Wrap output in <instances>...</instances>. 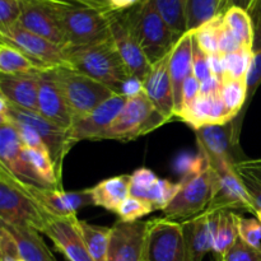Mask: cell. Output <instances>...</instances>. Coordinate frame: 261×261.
Returning a JSON list of instances; mask_svg holds the SVG:
<instances>
[{
	"label": "cell",
	"instance_id": "cell-1",
	"mask_svg": "<svg viewBox=\"0 0 261 261\" xmlns=\"http://www.w3.org/2000/svg\"><path fill=\"white\" fill-rule=\"evenodd\" d=\"M120 15L150 64L157 63L171 53L180 38L163 19L152 0H143Z\"/></svg>",
	"mask_w": 261,
	"mask_h": 261
},
{
	"label": "cell",
	"instance_id": "cell-2",
	"mask_svg": "<svg viewBox=\"0 0 261 261\" xmlns=\"http://www.w3.org/2000/svg\"><path fill=\"white\" fill-rule=\"evenodd\" d=\"M65 55L69 68L105 84L116 94H120L122 83L132 75L112 38L86 47L65 48Z\"/></svg>",
	"mask_w": 261,
	"mask_h": 261
},
{
	"label": "cell",
	"instance_id": "cell-3",
	"mask_svg": "<svg viewBox=\"0 0 261 261\" xmlns=\"http://www.w3.org/2000/svg\"><path fill=\"white\" fill-rule=\"evenodd\" d=\"M66 47H86L111 40L109 14L73 3L55 4Z\"/></svg>",
	"mask_w": 261,
	"mask_h": 261
},
{
	"label": "cell",
	"instance_id": "cell-4",
	"mask_svg": "<svg viewBox=\"0 0 261 261\" xmlns=\"http://www.w3.org/2000/svg\"><path fill=\"white\" fill-rule=\"evenodd\" d=\"M47 214L31 195L27 186L0 165V222L10 226L32 227L42 233Z\"/></svg>",
	"mask_w": 261,
	"mask_h": 261
},
{
	"label": "cell",
	"instance_id": "cell-5",
	"mask_svg": "<svg viewBox=\"0 0 261 261\" xmlns=\"http://www.w3.org/2000/svg\"><path fill=\"white\" fill-rule=\"evenodd\" d=\"M51 70L73 120L91 114L99 105L116 94L105 84L68 66H59Z\"/></svg>",
	"mask_w": 261,
	"mask_h": 261
},
{
	"label": "cell",
	"instance_id": "cell-6",
	"mask_svg": "<svg viewBox=\"0 0 261 261\" xmlns=\"http://www.w3.org/2000/svg\"><path fill=\"white\" fill-rule=\"evenodd\" d=\"M7 119L30 125L41 135L48 153H50L56 173L61 180L64 158L74 145L69 137V130H64L63 127L58 126L41 114H38L37 111L23 109V107L10 103L5 97L0 94V120Z\"/></svg>",
	"mask_w": 261,
	"mask_h": 261
},
{
	"label": "cell",
	"instance_id": "cell-7",
	"mask_svg": "<svg viewBox=\"0 0 261 261\" xmlns=\"http://www.w3.org/2000/svg\"><path fill=\"white\" fill-rule=\"evenodd\" d=\"M166 122H168V120L153 106L147 94L143 92L133 98H127L125 107L102 140L130 142L158 129Z\"/></svg>",
	"mask_w": 261,
	"mask_h": 261
},
{
	"label": "cell",
	"instance_id": "cell-8",
	"mask_svg": "<svg viewBox=\"0 0 261 261\" xmlns=\"http://www.w3.org/2000/svg\"><path fill=\"white\" fill-rule=\"evenodd\" d=\"M181 189L173 200L163 209L167 219H189L208 211L213 198L214 170L211 167L188 180H181Z\"/></svg>",
	"mask_w": 261,
	"mask_h": 261
},
{
	"label": "cell",
	"instance_id": "cell-9",
	"mask_svg": "<svg viewBox=\"0 0 261 261\" xmlns=\"http://www.w3.org/2000/svg\"><path fill=\"white\" fill-rule=\"evenodd\" d=\"M182 223L167 218L147 222L143 261H185Z\"/></svg>",
	"mask_w": 261,
	"mask_h": 261
},
{
	"label": "cell",
	"instance_id": "cell-10",
	"mask_svg": "<svg viewBox=\"0 0 261 261\" xmlns=\"http://www.w3.org/2000/svg\"><path fill=\"white\" fill-rule=\"evenodd\" d=\"M0 41L22 51L41 70L68 66L65 48L25 30L19 23L9 30L0 31Z\"/></svg>",
	"mask_w": 261,
	"mask_h": 261
},
{
	"label": "cell",
	"instance_id": "cell-11",
	"mask_svg": "<svg viewBox=\"0 0 261 261\" xmlns=\"http://www.w3.org/2000/svg\"><path fill=\"white\" fill-rule=\"evenodd\" d=\"M199 152L203 153L212 167L229 163L234 166L245 160L240 148V140L236 139L233 122L222 125H206L195 130Z\"/></svg>",
	"mask_w": 261,
	"mask_h": 261
},
{
	"label": "cell",
	"instance_id": "cell-12",
	"mask_svg": "<svg viewBox=\"0 0 261 261\" xmlns=\"http://www.w3.org/2000/svg\"><path fill=\"white\" fill-rule=\"evenodd\" d=\"M0 165L4 166L18 181L28 186L53 189L46 184L27 161L24 145L14 125L8 120H0Z\"/></svg>",
	"mask_w": 261,
	"mask_h": 261
},
{
	"label": "cell",
	"instance_id": "cell-13",
	"mask_svg": "<svg viewBox=\"0 0 261 261\" xmlns=\"http://www.w3.org/2000/svg\"><path fill=\"white\" fill-rule=\"evenodd\" d=\"M212 168L214 170V190L208 211L244 209L256 214V205L242 184L241 178L234 172L233 166L223 163Z\"/></svg>",
	"mask_w": 261,
	"mask_h": 261
},
{
	"label": "cell",
	"instance_id": "cell-14",
	"mask_svg": "<svg viewBox=\"0 0 261 261\" xmlns=\"http://www.w3.org/2000/svg\"><path fill=\"white\" fill-rule=\"evenodd\" d=\"M127 98L122 94H114L99 105L91 114L73 120L69 137L73 144L82 140H102L116 117L126 105Z\"/></svg>",
	"mask_w": 261,
	"mask_h": 261
},
{
	"label": "cell",
	"instance_id": "cell-15",
	"mask_svg": "<svg viewBox=\"0 0 261 261\" xmlns=\"http://www.w3.org/2000/svg\"><path fill=\"white\" fill-rule=\"evenodd\" d=\"M22 14L19 24L25 30L61 46L66 47L63 28L55 10L58 3L43 2V0H20Z\"/></svg>",
	"mask_w": 261,
	"mask_h": 261
},
{
	"label": "cell",
	"instance_id": "cell-16",
	"mask_svg": "<svg viewBox=\"0 0 261 261\" xmlns=\"http://www.w3.org/2000/svg\"><path fill=\"white\" fill-rule=\"evenodd\" d=\"M25 186L41 209L50 217L73 219L76 218L79 209L93 205L89 189L65 191L63 189H40Z\"/></svg>",
	"mask_w": 261,
	"mask_h": 261
},
{
	"label": "cell",
	"instance_id": "cell-17",
	"mask_svg": "<svg viewBox=\"0 0 261 261\" xmlns=\"http://www.w3.org/2000/svg\"><path fill=\"white\" fill-rule=\"evenodd\" d=\"M147 222L119 221L111 227L107 261H143Z\"/></svg>",
	"mask_w": 261,
	"mask_h": 261
},
{
	"label": "cell",
	"instance_id": "cell-18",
	"mask_svg": "<svg viewBox=\"0 0 261 261\" xmlns=\"http://www.w3.org/2000/svg\"><path fill=\"white\" fill-rule=\"evenodd\" d=\"M218 219L219 211H206L182 222L185 261H203L204 256L212 251Z\"/></svg>",
	"mask_w": 261,
	"mask_h": 261
},
{
	"label": "cell",
	"instance_id": "cell-19",
	"mask_svg": "<svg viewBox=\"0 0 261 261\" xmlns=\"http://www.w3.org/2000/svg\"><path fill=\"white\" fill-rule=\"evenodd\" d=\"M109 19L111 38L125 66L132 75L144 81L152 64L149 63L143 48L126 27L120 13H111L109 14Z\"/></svg>",
	"mask_w": 261,
	"mask_h": 261
},
{
	"label": "cell",
	"instance_id": "cell-20",
	"mask_svg": "<svg viewBox=\"0 0 261 261\" xmlns=\"http://www.w3.org/2000/svg\"><path fill=\"white\" fill-rule=\"evenodd\" d=\"M74 219L47 217L42 233L53 241L54 246L68 261H94L87 250Z\"/></svg>",
	"mask_w": 261,
	"mask_h": 261
},
{
	"label": "cell",
	"instance_id": "cell-21",
	"mask_svg": "<svg viewBox=\"0 0 261 261\" xmlns=\"http://www.w3.org/2000/svg\"><path fill=\"white\" fill-rule=\"evenodd\" d=\"M168 61L170 53L157 63L152 64L147 76L143 81V86L144 93L147 94L153 106L170 121L172 117H175V99Z\"/></svg>",
	"mask_w": 261,
	"mask_h": 261
},
{
	"label": "cell",
	"instance_id": "cell-22",
	"mask_svg": "<svg viewBox=\"0 0 261 261\" xmlns=\"http://www.w3.org/2000/svg\"><path fill=\"white\" fill-rule=\"evenodd\" d=\"M37 112L64 130H70L73 125V117L51 69L40 71Z\"/></svg>",
	"mask_w": 261,
	"mask_h": 261
},
{
	"label": "cell",
	"instance_id": "cell-23",
	"mask_svg": "<svg viewBox=\"0 0 261 261\" xmlns=\"http://www.w3.org/2000/svg\"><path fill=\"white\" fill-rule=\"evenodd\" d=\"M193 47L194 32L188 31L184 33L170 53L171 81H172L173 99H175V116L178 117L182 107V87L186 79L193 75Z\"/></svg>",
	"mask_w": 261,
	"mask_h": 261
},
{
	"label": "cell",
	"instance_id": "cell-24",
	"mask_svg": "<svg viewBox=\"0 0 261 261\" xmlns=\"http://www.w3.org/2000/svg\"><path fill=\"white\" fill-rule=\"evenodd\" d=\"M40 71L14 74V75H0V94L8 102L23 109L37 111L38 81Z\"/></svg>",
	"mask_w": 261,
	"mask_h": 261
},
{
	"label": "cell",
	"instance_id": "cell-25",
	"mask_svg": "<svg viewBox=\"0 0 261 261\" xmlns=\"http://www.w3.org/2000/svg\"><path fill=\"white\" fill-rule=\"evenodd\" d=\"M184 122L198 130L206 125H222L233 121L234 117L228 112L219 96H199L193 106L180 117Z\"/></svg>",
	"mask_w": 261,
	"mask_h": 261
},
{
	"label": "cell",
	"instance_id": "cell-26",
	"mask_svg": "<svg viewBox=\"0 0 261 261\" xmlns=\"http://www.w3.org/2000/svg\"><path fill=\"white\" fill-rule=\"evenodd\" d=\"M17 244L18 251L23 261H56L51 250L41 237V232L32 227L2 224Z\"/></svg>",
	"mask_w": 261,
	"mask_h": 261
},
{
	"label": "cell",
	"instance_id": "cell-27",
	"mask_svg": "<svg viewBox=\"0 0 261 261\" xmlns=\"http://www.w3.org/2000/svg\"><path fill=\"white\" fill-rule=\"evenodd\" d=\"M89 191L93 205L116 213L120 204L130 196V175H119L102 180Z\"/></svg>",
	"mask_w": 261,
	"mask_h": 261
},
{
	"label": "cell",
	"instance_id": "cell-28",
	"mask_svg": "<svg viewBox=\"0 0 261 261\" xmlns=\"http://www.w3.org/2000/svg\"><path fill=\"white\" fill-rule=\"evenodd\" d=\"M74 224L81 233L92 259L94 261H107L111 228L91 224L78 218L74 219Z\"/></svg>",
	"mask_w": 261,
	"mask_h": 261
},
{
	"label": "cell",
	"instance_id": "cell-29",
	"mask_svg": "<svg viewBox=\"0 0 261 261\" xmlns=\"http://www.w3.org/2000/svg\"><path fill=\"white\" fill-rule=\"evenodd\" d=\"M236 214L233 211H219V219L214 233L213 249L217 259H222L239 239Z\"/></svg>",
	"mask_w": 261,
	"mask_h": 261
},
{
	"label": "cell",
	"instance_id": "cell-30",
	"mask_svg": "<svg viewBox=\"0 0 261 261\" xmlns=\"http://www.w3.org/2000/svg\"><path fill=\"white\" fill-rule=\"evenodd\" d=\"M37 70L41 69L22 51L9 43L0 41V74L14 75Z\"/></svg>",
	"mask_w": 261,
	"mask_h": 261
},
{
	"label": "cell",
	"instance_id": "cell-31",
	"mask_svg": "<svg viewBox=\"0 0 261 261\" xmlns=\"http://www.w3.org/2000/svg\"><path fill=\"white\" fill-rule=\"evenodd\" d=\"M234 172L241 178L242 184L254 200L257 211L261 209V158L240 161L233 166Z\"/></svg>",
	"mask_w": 261,
	"mask_h": 261
},
{
	"label": "cell",
	"instance_id": "cell-32",
	"mask_svg": "<svg viewBox=\"0 0 261 261\" xmlns=\"http://www.w3.org/2000/svg\"><path fill=\"white\" fill-rule=\"evenodd\" d=\"M223 20L244 47L254 50V25L247 10L239 7L229 8L223 14Z\"/></svg>",
	"mask_w": 261,
	"mask_h": 261
},
{
	"label": "cell",
	"instance_id": "cell-33",
	"mask_svg": "<svg viewBox=\"0 0 261 261\" xmlns=\"http://www.w3.org/2000/svg\"><path fill=\"white\" fill-rule=\"evenodd\" d=\"M261 86V50L254 51V56H252L251 65H250L249 71L246 75V102H245L244 107H242L241 112L237 115L236 119L233 120V130L236 139L240 140V134H241L242 122H244L245 115H246L247 110H249L250 103H251L252 98H254L255 93Z\"/></svg>",
	"mask_w": 261,
	"mask_h": 261
},
{
	"label": "cell",
	"instance_id": "cell-34",
	"mask_svg": "<svg viewBox=\"0 0 261 261\" xmlns=\"http://www.w3.org/2000/svg\"><path fill=\"white\" fill-rule=\"evenodd\" d=\"M152 3L176 35L181 37L184 33L188 32L186 28L188 0H152Z\"/></svg>",
	"mask_w": 261,
	"mask_h": 261
},
{
	"label": "cell",
	"instance_id": "cell-35",
	"mask_svg": "<svg viewBox=\"0 0 261 261\" xmlns=\"http://www.w3.org/2000/svg\"><path fill=\"white\" fill-rule=\"evenodd\" d=\"M221 0H188L186 7V28L195 31L204 23L219 14Z\"/></svg>",
	"mask_w": 261,
	"mask_h": 261
},
{
	"label": "cell",
	"instance_id": "cell-36",
	"mask_svg": "<svg viewBox=\"0 0 261 261\" xmlns=\"http://www.w3.org/2000/svg\"><path fill=\"white\" fill-rule=\"evenodd\" d=\"M24 154L30 165L32 166L33 171L46 184H48L53 189H63L61 180L59 178L58 173H56L55 166H54L53 161H51L48 152L24 147Z\"/></svg>",
	"mask_w": 261,
	"mask_h": 261
},
{
	"label": "cell",
	"instance_id": "cell-37",
	"mask_svg": "<svg viewBox=\"0 0 261 261\" xmlns=\"http://www.w3.org/2000/svg\"><path fill=\"white\" fill-rule=\"evenodd\" d=\"M221 98L229 114L236 119L246 102V81L224 79L221 88Z\"/></svg>",
	"mask_w": 261,
	"mask_h": 261
},
{
	"label": "cell",
	"instance_id": "cell-38",
	"mask_svg": "<svg viewBox=\"0 0 261 261\" xmlns=\"http://www.w3.org/2000/svg\"><path fill=\"white\" fill-rule=\"evenodd\" d=\"M252 56H254V50L247 47H241L234 53L223 55L224 68H226V78L224 79L246 81Z\"/></svg>",
	"mask_w": 261,
	"mask_h": 261
},
{
	"label": "cell",
	"instance_id": "cell-39",
	"mask_svg": "<svg viewBox=\"0 0 261 261\" xmlns=\"http://www.w3.org/2000/svg\"><path fill=\"white\" fill-rule=\"evenodd\" d=\"M222 22H223V15H217L216 18L193 31L195 41L201 50L208 55L219 53V28Z\"/></svg>",
	"mask_w": 261,
	"mask_h": 261
},
{
	"label": "cell",
	"instance_id": "cell-40",
	"mask_svg": "<svg viewBox=\"0 0 261 261\" xmlns=\"http://www.w3.org/2000/svg\"><path fill=\"white\" fill-rule=\"evenodd\" d=\"M181 189L180 182H171L167 178H160L150 190L145 200L153 205L155 211H163L173 200Z\"/></svg>",
	"mask_w": 261,
	"mask_h": 261
},
{
	"label": "cell",
	"instance_id": "cell-41",
	"mask_svg": "<svg viewBox=\"0 0 261 261\" xmlns=\"http://www.w3.org/2000/svg\"><path fill=\"white\" fill-rule=\"evenodd\" d=\"M155 209L150 203L147 200H143L140 198H135V196H127L120 206L117 208L116 214L122 222H138L143 217L148 216Z\"/></svg>",
	"mask_w": 261,
	"mask_h": 261
},
{
	"label": "cell",
	"instance_id": "cell-42",
	"mask_svg": "<svg viewBox=\"0 0 261 261\" xmlns=\"http://www.w3.org/2000/svg\"><path fill=\"white\" fill-rule=\"evenodd\" d=\"M158 180L160 177L149 168H138L130 175V195L145 200Z\"/></svg>",
	"mask_w": 261,
	"mask_h": 261
},
{
	"label": "cell",
	"instance_id": "cell-43",
	"mask_svg": "<svg viewBox=\"0 0 261 261\" xmlns=\"http://www.w3.org/2000/svg\"><path fill=\"white\" fill-rule=\"evenodd\" d=\"M239 237L247 245L261 247V222L257 218H245L236 214Z\"/></svg>",
	"mask_w": 261,
	"mask_h": 261
},
{
	"label": "cell",
	"instance_id": "cell-44",
	"mask_svg": "<svg viewBox=\"0 0 261 261\" xmlns=\"http://www.w3.org/2000/svg\"><path fill=\"white\" fill-rule=\"evenodd\" d=\"M223 261H261V247L247 245L241 239H237L233 246L222 257Z\"/></svg>",
	"mask_w": 261,
	"mask_h": 261
},
{
	"label": "cell",
	"instance_id": "cell-45",
	"mask_svg": "<svg viewBox=\"0 0 261 261\" xmlns=\"http://www.w3.org/2000/svg\"><path fill=\"white\" fill-rule=\"evenodd\" d=\"M20 14V0H0V31L9 30L19 23Z\"/></svg>",
	"mask_w": 261,
	"mask_h": 261
},
{
	"label": "cell",
	"instance_id": "cell-46",
	"mask_svg": "<svg viewBox=\"0 0 261 261\" xmlns=\"http://www.w3.org/2000/svg\"><path fill=\"white\" fill-rule=\"evenodd\" d=\"M8 121L12 122L14 125V127L17 129L18 134H19L20 140H22L23 145L25 148H32V149H38V150H43V152H48L47 148H46L45 143H43L42 138L41 135L33 129L32 126L27 124H23V122L15 121V120H10L7 119ZM50 154V153H48Z\"/></svg>",
	"mask_w": 261,
	"mask_h": 261
},
{
	"label": "cell",
	"instance_id": "cell-47",
	"mask_svg": "<svg viewBox=\"0 0 261 261\" xmlns=\"http://www.w3.org/2000/svg\"><path fill=\"white\" fill-rule=\"evenodd\" d=\"M193 74L198 78L200 83L205 82L212 76L211 65H209V55L204 53L194 38L193 47Z\"/></svg>",
	"mask_w": 261,
	"mask_h": 261
},
{
	"label": "cell",
	"instance_id": "cell-48",
	"mask_svg": "<svg viewBox=\"0 0 261 261\" xmlns=\"http://www.w3.org/2000/svg\"><path fill=\"white\" fill-rule=\"evenodd\" d=\"M0 261H23L9 232L0 226Z\"/></svg>",
	"mask_w": 261,
	"mask_h": 261
},
{
	"label": "cell",
	"instance_id": "cell-49",
	"mask_svg": "<svg viewBox=\"0 0 261 261\" xmlns=\"http://www.w3.org/2000/svg\"><path fill=\"white\" fill-rule=\"evenodd\" d=\"M199 96H200V82L193 74V75H190L186 79L185 84L182 87V107H181L178 119L182 116V114H185L193 106L194 102L198 99Z\"/></svg>",
	"mask_w": 261,
	"mask_h": 261
},
{
	"label": "cell",
	"instance_id": "cell-50",
	"mask_svg": "<svg viewBox=\"0 0 261 261\" xmlns=\"http://www.w3.org/2000/svg\"><path fill=\"white\" fill-rule=\"evenodd\" d=\"M241 47H244V46L241 45L237 36L232 32L231 28L223 20L221 28H219V53L222 55H227V54H232L240 50Z\"/></svg>",
	"mask_w": 261,
	"mask_h": 261
},
{
	"label": "cell",
	"instance_id": "cell-51",
	"mask_svg": "<svg viewBox=\"0 0 261 261\" xmlns=\"http://www.w3.org/2000/svg\"><path fill=\"white\" fill-rule=\"evenodd\" d=\"M249 14L254 25V51L261 50V0H255Z\"/></svg>",
	"mask_w": 261,
	"mask_h": 261
},
{
	"label": "cell",
	"instance_id": "cell-52",
	"mask_svg": "<svg viewBox=\"0 0 261 261\" xmlns=\"http://www.w3.org/2000/svg\"><path fill=\"white\" fill-rule=\"evenodd\" d=\"M144 92V86H143V81L135 75H130L126 81L122 83L121 91L120 94L125 96L126 98H133V97L138 96V94Z\"/></svg>",
	"mask_w": 261,
	"mask_h": 261
},
{
	"label": "cell",
	"instance_id": "cell-53",
	"mask_svg": "<svg viewBox=\"0 0 261 261\" xmlns=\"http://www.w3.org/2000/svg\"><path fill=\"white\" fill-rule=\"evenodd\" d=\"M209 65H211L212 75H214L218 81H221L223 83L224 78H226V68H224L223 55L221 53L209 55Z\"/></svg>",
	"mask_w": 261,
	"mask_h": 261
},
{
	"label": "cell",
	"instance_id": "cell-54",
	"mask_svg": "<svg viewBox=\"0 0 261 261\" xmlns=\"http://www.w3.org/2000/svg\"><path fill=\"white\" fill-rule=\"evenodd\" d=\"M221 88L222 82L218 81L214 75H212L211 78L206 79L205 82L200 83V94L201 96L208 97L219 96V94H221Z\"/></svg>",
	"mask_w": 261,
	"mask_h": 261
},
{
	"label": "cell",
	"instance_id": "cell-55",
	"mask_svg": "<svg viewBox=\"0 0 261 261\" xmlns=\"http://www.w3.org/2000/svg\"><path fill=\"white\" fill-rule=\"evenodd\" d=\"M143 0H107L109 5V14L111 13H121L132 9L135 5L142 3Z\"/></svg>",
	"mask_w": 261,
	"mask_h": 261
},
{
	"label": "cell",
	"instance_id": "cell-56",
	"mask_svg": "<svg viewBox=\"0 0 261 261\" xmlns=\"http://www.w3.org/2000/svg\"><path fill=\"white\" fill-rule=\"evenodd\" d=\"M254 3L255 0H221V5H219V14L223 15L224 13L232 7L242 8V9L249 12L250 8L252 7Z\"/></svg>",
	"mask_w": 261,
	"mask_h": 261
},
{
	"label": "cell",
	"instance_id": "cell-57",
	"mask_svg": "<svg viewBox=\"0 0 261 261\" xmlns=\"http://www.w3.org/2000/svg\"><path fill=\"white\" fill-rule=\"evenodd\" d=\"M68 2L74 3V4L83 5V7L93 8V9L99 10V12L109 14V5L107 0H68Z\"/></svg>",
	"mask_w": 261,
	"mask_h": 261
},
{
	"label": "cell",
	"instance_id": "cell-58",
	"mask_svg": "<svg viewBox=\"0 0 261 261\" xmlns=\"http://www.w3.org/2000/svg\"><path fill=\"white\" fill-rule=\"evenodd\" d=\"M43 2H50V3H70L68 0H43ZM74 4V3H73Z\"/></svg>",
	"mask_w": 261,
	"mask_h": 261
},
{
	"label": "cell",
	"instance_id": "cell-59",
	"mask_svg": "<svg viewBox=\"0 0 261 261\" xmlns=\"http://www.w3.org/2000/svg\"><path fill=\"white\" fill-rule=\"evenodd\" d=\"M255 217H256V218L259 219V221L261 222V209H260V211L256 212V214H255Z\"/></svg>",
	"mask_w": 261,
	"mask_h": 261
},
{
	"label": "cell",
	"instance_id": "cell-60",
	"mask_svg": "<svg viewBox=\"0 0 261 261\" xmlns=\"http://www.w3.org/2000/svg\"><path fill=\"white\" fill-rule=\"evenodd\" d=\"M217 261H223L222 259H217Z\"/></svg>",
	"mask_w": 261,
	"mask_h": 261
}]
</instances>
